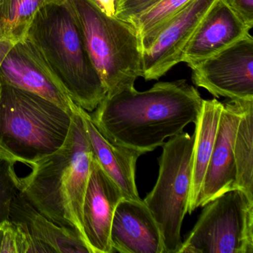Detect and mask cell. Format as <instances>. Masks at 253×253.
I'll return each mask as SVG.
<instances>
[{"instance_id":"cell-1","label":"cell","mask_w":253,"mask_h":253,"mask_svg":"<svg viewBox=\"0 0 253 253\" xmlns=\"http://www.w3.org/2000/svg\"><path fill=\"white\" fill-rule=\"evenodd\" d=\"M202 103L199 91L179 80L157 83L144 91L131 86L106 94L89 115L109 140L146 154L195 124Z\"/></svg>"},{"instance_id":"cell-2","label":"cell","mask_w":253,"mask_h":253,"mask_svg":"<svg viewBox=\"0 0 253 253\" xmlns=\"http://www.w3.org/2000/svg\"><path fill=\"white\" fill-rule=\"evenodd\" d=\"M91 158L84 121L75 104L63 146L31 166L29 175L18 177L19 191L37 210L56 224L78 231L84 239L83 203Z\"/></svg>"},{"instance_id":"cell-3","label":"cell","mask_w":253,"mask_h":253,"mask_svg":"<svg viewBox=\"0 0 253 253\" xmlns=\"http://www.w3.org/2000/svg\"><path fill=\"white\" fill-rule=\"evenodd\" d=\"M26 41L35 48L71 100L92 112L106 90L85 47L68 0H54L34 17Z\"/></svg>"},{"instance_id":"cell-4","label":"cell","mask_w":253,"mask_h":253,"mask_svg":"<svg viewBox=\"0 0 253 253\" xmlns=\"http://www.w3.org/2000/svg\"><path fill=\"white\" fill-rule=\"evenodd\" d=\"M73 112L0 81V157L32 166L67 138Z\"/></svg>"},{"instance_id":"cell-5","label":"cell","mask_w":253,"mask_h":253,"mask_svg":"<svg viewBox=\"0 0 253 253\" xmlns=\"http://www.w3.org/2000/svg\"><path fill=\"white\" fill-rule=\"evenodd\" d=\"M68 1L106 94L134 86L143 71L135 28L115 16L107 15L94 0Z\"/></svg>"},{"instance_id":"cell-6","label":"cell","mask_w":253,"mask_h":253,"mask_svg":"<svg viewBox=\"0 0 253 253\" xmlns=\"http://www.w3.org/2000/svg\"><path fill=\"white\" fill-rule=\"evenodd\" d=\"M194 143V134L184 131L164 143L158 180L143 200L159 228L164 253H178L183 242L180 231L190 196Z\"/></svg>"},{"instance_id":"cell-7","label":"cell","mask_w":253,"mask_h":253,"mask_svg":"<svg viewBox=\"0 0 253 253\" xmlns=\"http://www.w3.org/2000/svg\"><path fill=\"white\" fill-rule=\"evenodd\" d=\"M204 207L178 253H253V197L236 188Z\"/></svg>"},{"instance_id":"cell-8","label":"cell","mask_w":253,"mask_h":253,"mask_svg":"<svg viewBox=\"0 0 253 253\" xmlns=\"http://www.w3.org/2000/svg\"><path fill=\"white\" fill-rule=\"evenodd\" d=\"M196 86L214 97L253 100V38L251 35L217 54L188 65Z\"/></svg>"},{"instance_id":"cell-9","label":"cell","mask_w":253,"mask_h":253,"mask_svg":"<svg viewBox=\"0 0 253 253\" xmlns=\"http://www.w3.org/2000/svg\"><path fill=\"white\" fill-rule=\"evenodd\" d=\"M218 1L192 0L162 28L149 48L142 52V78L146 81L158 80L181 63L188 42Z\"/></svg>"},{"instance_id":"cell-10","label":"cell","mask_w":253,"mask_h":253,"mask_svg":"<svg viewBox=\"0 0 253 253\" xmlns=\"http://www.w3.org/2000/svg\"><path fill=\"white\" fill-rule=\"evenodd\" d=\"M123 198L121 189L92 155L82 208L83 232L91 253H113L111 226L117 206Z\"/></svg>"},{"instance_id":"cell-11","label":"cell","mask_w":253,"mask_h":253,"mask_svg":"<svg viewBox=\"0 0 253 253\" xmlns=\"http://www.w3.org/2000/svg\"><path fill=\"white\" fill-rule=\"evenodd\" d=\"M0 81L38 94L72 112L75 103L26 39L14 44L0 67Z\"/></svg>"},{"instance_id":"cell-12","label":"cell","mask_w":253,"mask_h":253,"mask_svg":"<svg viewBox=\"0 0 253 253\" xmlns=\"http://www.w3.org/2000/svg\"><path fill=\"white\" fill-rule=\"evenodd\" d=\"M248 100H230L223 103L212 153L198 201L204 207L226 191L236 189L234 142L244 105Z\"/></svg>"},{"instance_id":"cell-13","label":"cell","mask_w":253,"mask_h":253,"mask_svg":"<svg viewBox=\"0 0 253 253\" xmlns=\"http://www.w3.org/2000/svg\"><path fill=\"white\" fill-rule=\"evenodd\" d=\"M250 27L231 8L220 0L204 17L182 54L187 65L209 58L250 35Z\"/></svg>"},{"instance_id":"cell-14","label":"cell","mask_w":253,"mask_h":253,"mask_svg":"<svg viewBox=\"0 0 253 253\" xmlns=\"http://www.w3.org/2000/svg\"><path fill=\"white\" fill-rule=\"evenodd\" d=\"M113 253H164L161 232L146 204L123 198L111 226Z\"/></svg>"},{"instance_id":"cell-15","label":"cell","mask_w":253,"mask_h":253,"mask_svg":"<svg viewBox=\"0 0 253 253\" xmlns=\"http://www.w3.org/2000/svg\"><path fill=\"white\" fill-rule=\"evenodd\" d=\"M94 159L121 189L126 199L141 201L136 186V164L140 151L112 142L97 129L89 113L78 106Z\"/></svg>"},{"instance_id":"cell-16","label":"cell","mask_w":253,"mask_h":253,"mask_svg":"<svg viewBox=\"0 0 253 253\" xmlns=\"http://www.w3.org/2000/svg\"><path fill=\"white\" fill-rule=\"evenodd\" d=\"M9 220L23 224L46 253H91L78 231L51 221L37 210L20 191L13 201Z\"/></svg>"},{"instance_id":"cell-17","label":"cell","mask_w":253,"mask_h":253,"mask_svg":"<svg viewBox=\"0 0 253 253\" xmlns=\"http://www.w3.org/2000/svg\"><path fill=\"white\" fill-rule=\"evenodd\" d=\"M222 109L223 103L217 99L203 100L201 112L195 123L192 186L187 210L189 214L198 209V198L215 143Z\"/></svg>"},{"instance_id":"cell-18","label":"cell","mask_w":253,"mask_h":253,"mask_svg":"<svg viewBox=\"0 0 253 253\" xmlns=\"http://www.w3.org/2000/svg\"><path fill=\"white\" fill-rule=\"evenodd\" d=\"M236 188L253 197V100L246 101L234 142Z\"/></svg>"},{"instance_id":"cell-19","label":"cell","mask_w":253,"mask_h":253,"mask_svg":"<svg viewBox=\"0 0 253 253\" xmlns=\"http://www.w3.org/2000/svg\"><path fill=\"white\" fill-rule=\"evenodd\" d=\"M54 0H0V38L14 43L26 39L37 12Z\"/></svg>"},{"instance_id":"cell-20","label":"cell","mask_w":253,"mask_h":253,"mask_svg":"<svg viewBox=\"0 0 253 253\" xmlns=\"http://www.w3.org/2000/svg\"><path fill=\"white\" fill-rule=\"evenodd\" d=\"M192 0H161L138 17L130 20L137 31L142 52L153 42L162 28Z\"/></svg>"},{"instance_id":"cell-21","label":"cell","mask_w":253,"mask_h":253,"mask_svg":"<svg viewBox=\"0 0 253 253\" xmlns=\"http://www.w3.org/2000/svg\"><path fill=\"white\" fill-rule=\"evenodd\" d=\"M45 253L21 223L8 220L0 225V253Z\"/></svg>"},{"instance_id":"cell-22","label":"cell","mask_w":253,"mask_h":253,"mask_svg":"<svg viewBox=\"0 0 253 253\" xmlns=\"http://www.w3.org/2000/svg\"><path fill=\"white\" fill-rule=\"evenodd\" d=\"M14 164L0 157V225L9 220L11 206L18 193V177Z\"/></svg>"},{"instance_id":"cell-23","label":"cell","mask_w":253,"mask_h":253,"mask_svg":"<svg viewBox=\"0 0 253 253\" xmlns=\"http://www.w3.org/2000/svg\"><path fill=\"white\" fill-rule=\"evenodd\" d=\"M161 0H116L115 16L129 22L156 5Z\"/></svg>"},{"instance_id":"cell-24","label":"cell","mask_w":253,"mask_h":253,"mask_svg":"<svg viewBox=\"0 0 253 253\" xmlns=\"http://www.w3.org/2000/svg\"><path fill=\"white\" fill-rule=\"evenodd\" d=\"M231 8L253 29V0H227Z\"/></svg>"},{"instance_id":"cell-25","label":"cell","mask_w":253,"mask_h":253,"mask_svg":"<svg viewBox=\"0 0 253 253\" xmlns=\"http://www.w3.org/2000/svg\"><path fill=\"white\" fill-rule=\"evenodd\" d=\"M100 8L109 16H115L116 0H94Z\"/></svg>"},{"instance_id":"cell-26","label":"cell","mask_w":253,"mask_h":253,"mask_svg":"<svg viewBox=\"0 0 253 253\" xmlns=\"http://www.w3.org/2000/svg\"><path fill=\"white\" fill-rule=\"evenodd\" d=\"M15 43L8 41V40L0 38V67L3 62L4 59L6 57L8 53L9 52L11 48L14 46Z\"/></svg>"}]
</instances>
